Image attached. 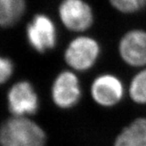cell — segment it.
I'll use <instances>...</instances> for the list:
<instances>
[{
	"instance_id": "13",
	"label": "cell",
	"mask_w": 146,
	"mask_h": 146,
	"mask_svg": "<svg viewBox=\"0 0 146 146\" xmlns=\"http://www.w3.org/2000/svg\"><path fill=\"white\" fill-rule=\"evenodd\" d=\"M118 5L125 10L136 12L146 6V0H115Z\"/></svg>"
},
{
	"instance_id": "9",
	"label": "cell",
	"mask_w": 146,
	"mask_h": 146,
	"mask_svg": "<svg viewBox=\"0 0 146 146\" xmlns=\"http://www.w3.org/2000/svg\"><path fill=\"white\" fill-rule=\"evenodd\" d=\"M114 146H146V118H139L123 128Z\"/></svg>"
},
{
	"instance_id": "5",
	"label": "cell",
	"mask_w": 146,
	"mask_h": 146,
	"mask_svg": "<svg viewBox=\"0 0 146 146\" xmlns=\"http://www.w3.org/2000/svg\"><path fill=\"white\" fill-rule=\"evenodd\" d=\"M26 35L29 45L36 51L44 53L56 45L57 33L53 21L48 16L38 14L27 26Z\"/></svg>"
},
{
	"instance_id": "4",
	"label": "cell",
	"mask_w": 146,
	"mask_h": 146,
	"mask_svg": "<svg viewBox=\"0 0 146 146\" xmlns=\"http://www.w3.org/2000/svg\"><path fill=\"white\" fill-rule=\"evenodd\" d=\"M80 96L81 90L76 75L70 71L59 73L51 88L54 103L61 109H70L78 103Z\"/></svg>"
},
{
	"instance_id": "6",
	"label": "cell",
	"mask_w": 146,
	"mask_h": 146,
	"mask_svg": "<svg viewBox=\"0 0 146 146\" xmlns=\"http://www.w3.org/2000/svg\"><path fill=\"white\" fill-rule=\"evenodd\" d=\"M58 12L64 26L71 31H85L94 22L93 11L83 0H64Z\"/></svg>"
},
{
	"instance_id": "3",
	"label": "cell",
	"mask_w": 146,
	"mask_h": 146,
	"mask_svg": "<svg viewBox=\"0 0 146 146\" xmlns=\"http://www.w3.org/2000/svg\"><path fill=\"white\" fill-rule=\"evenodd\" d=\"M7 107L12 116L28 117L36 114L39 107V98L33 84L21 80L11 87L7 94Z\"/></svg>"
},
{
	"instance_id": "12",
	"label": "cell",
	"mask_w": 146,
	"mask_h": 146,
	"mask_svg": "<svg viewBox=\"0 0 146 146\" xmlns=\"http://www.w3.org/2000/svg\"><path fill=\"white\" fill-rule=\"evenodd\" d=\"M14 72V64L8 58L0 56V85L9 80Z\"/></svg>"
},
{
	"instance_id": "2",
	"label": "cell",
	"mask_w": 146,
	"mask_h": 146,
	"mask_svg": "<svg viewBox=\"0 0 146 146\" xmlns=\"http://www.w3.org/2000/svg\"><path fill=\"white\" fill-rule=\"evenodd\" d=\"M99 54V45L94 38L80 36L70 42L64 53V59L72 69L83 72L94 66Z\"/></svg>"
},
{
	"instance_id": "1",
	"label": "cell",
	"mask_w": 146,
	"mask_h": 146,
	"mask_svg": "<svg viewBox=\"0 0 146 146\" xmlns=\"http://www.w3.org/2000/svg\"><path fill=\"white\" fill-rule=\"evenodd\" d=\"M46 136L28 117L11 116L0 126V146H46Z\"/></svg>"
},
{
	"instance_id": "7",
	"label": "cell",
	"mask_w": 146,
	"mask_h": 146,
	"mask_svg": "<svg viewBox=\"0 0 146 146\" xmlns=\"http://www.w3.org/2000/svg\"><path fill=\"white\" fill-rule=\"evenodd\" d=\"M124 94V87L117 76L103 74L98 76L91 85V95L96 103L104 107L114 106Z\"/></svg>"
},
{
	"instance_id": "10",
	"label": "cell",
	"mask_w": 146,
	"mask_h": 146,
	"mask_svg": "<svg viewBox=\"0 0 146 146\" xmlns=\"http://www.w3.org/2000/svg\"><path fill=\"white\" fill-rule=\"evenodd\" d=\"M25 11V0H0V27L9 28L21 19Z\"/></svg>"
},
{
	"instance_id": "11",
	"label": "cell",
	"mask_w": 146,
	"mask_h": 146,
	"mask_svg": "<svg viewBox=\"0 0 146 146\" xmlns=\"http://www.w3.org/2000/svg\"><path fill=\"white\" fill-rule=\"evenodd\" d=\"M131 99L138 104H146V69L138 72L129 85Z\"/></svg>"
},
{
	"instance_id": "8",
	"label": "cell",
	"mask_w": 146,
	"mask_h": 146,
	"mask_svg": "<svg viewBox=\"0 0 146 146\" xmlns=\"http://www.w3.org/2000/svg\"><path fill=\"white\" fill-rule=\"evenodd\" d=\"M122 59L131 67L146 65V32L135 29L127 33L119 43Z\"/></svg>"
}]
</instances>
